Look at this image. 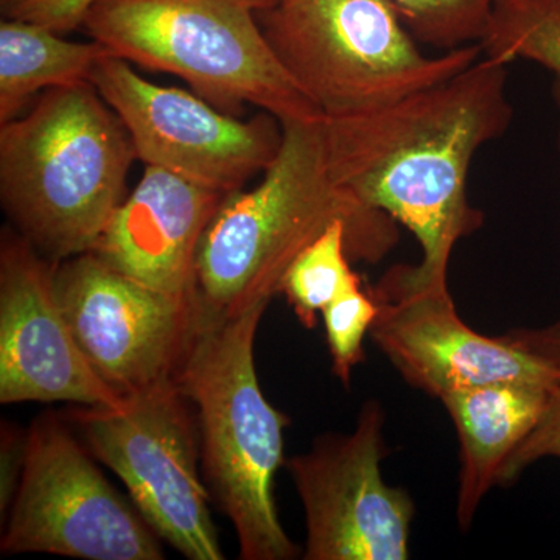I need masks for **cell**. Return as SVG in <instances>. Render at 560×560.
<instances>
[{"mask_svg": "<svg viewBox=\"0 0 560 560\" xmlns=\"http://www.w3.org/2000/svg\"><path fill=\"white\" fill-rule=\"evenodd\" d=\"M65 419L127 486L160 539L190 560L224 559L202 477L197 411L178 385L128 397L119 410L75 408Z\"/></svg>", "mask_w": 560, "mask_h": 560, "instance_id": "obj_7", "label": "cell"}, {"mask_svg": "<svg viewBox=\"0 0 560 560\" xmlns=\"http://www.w3.org/2000/svg\"><path fill=\"white\" fill-rule=\"evenodd\" d=\"M337 221L348 226L352 261L377 264L399 242L396 221L331 178L324 117L285 121L259 184L228 195L202 237L195 267L202 318L270 305L291 264Z\"/></svg>", "mask_w": 560, "mask_h": 560, "instance_id": "obj_2", "label": "cell"}, {"mask_svg": "<svg viewBox=\"0 0 560 560\" xmlns=\"http://www.w3.org/2000/svg\"><path fill=\"white\" fill-rule=\"evenodd\" d=\"M259 22L276 58L324 119L383 108L482 57L480 44L423 54L388 0H275Z\"/></svg>", "mask_w": 560, "mask_h": 560, "instance_id": "obj_6", "label": "cell"}, {"mask_svg": "<svg viewBox=\"0 0 560 560\" xmlns=\"http://www.w3.org/2000/svg\"><path fill=\"white\" fill-rule=\"evenodd\" d=\"M55 261L13 228L0 242V401L125 407L77 342L55 291Z\"/></svg>", "mask_w": 560, "mask_h": 560, "instance_id": "obj_13", "label": "cell"}, {"mask_svg": "<svg viewBox=\"0 0 560 560\" xmlns=\"http://www.w3.org/2000/svg\"><path fill=\"white\" fill-rule=\"evenodd\" d=\"M94 459L65 418L47 412L32 423L24 470L0 540L2 555L165 558L158 534Z\"/></svg>", "mask_w": 560, "mask_h": 560, "instance_id": "obj_8", "label": "cell"}, {"mask_svg": "<svg viewBox=\"0 0 560 560\" xmlns=\"http://www.w3.org/2000/svg\"><path fill=\"white\" fill-rule=\"evenodd\" d=\"M106 54L94 39L79 43L33 22L2 20L0 125L20 117L43 92L91 81Z\"/></svg>", "mask_w": 560, "mask_h": 560, "instance_id": "obj_16", "label": "cell"}, {"mask_svg": "<svg viewBox=\"0 0 560 560\" xmlns=\"http://www.w3.org/2000/svg\"><path fill=\"white\" fill-rule=\"evenodd\" d=\"M228 195L164 168L145 167L92 253L150 289L197 298L198 250Z\"/></svg>", "mask_w": 560, "mask_h": 560, "instance_id": "obj_14", "label": "cell"}, {"mask_svg": "<svg viewBox=\"0 0 560 560\" xmlns=\"http://www.w3.org/2000/svg\"><path fill=\"white\" fill-rule=\"evenodd\" d=\"M378 305L370 331L375 346L410 383L441 399L453 390L499 382L555 388L560 374L506 338L478 334L459 318L448 287L412 282L404 267L370 291Z\"/></svg>", "mask_w": 560, "mask_h": 560, "instance_id": "obj_12", "label": "cell"}, {"mask_svg": "<svg viewBox=\"0 0 560 560\" xmlns=\"http://www.w3.org/2000/svg\"><path fill=\"white\" fill-rule=\"evenodd\" d=\"M480 46L490 60L536 62L560 80V0H495Z\"/></svg>", "mask_w": 560, "mask_h": 560, "instance_id": "obj_18", "label": "cell"}, {"mask_svg": "<svg viewBox=\"0 0 560 560\" xmlns=\"http://www.w3.org/2000/svg\"><path fill=\"white\" fill-rule=\"evenodd\" d=\"M551 389L537 383L499 382L441 397L459 440L460 529L470 528L481 501L500 485L512 453L539 422Z\"/></svg>", "mask_w": 560, "mask_h": 560, "instance_id": "obj_15", "label": "cell"}, {"mask_svg": "<svg viewBox=\"0 0 560 560\" xmlns=\"http://www.w3.org/2000/svg\"><path fill=\"white\" fill-rule=\"evenodd\" d=\"M97 0H0L3 20L33 22L68 35L81 31Z\"/></svg>", "mask_w": 560, "mask_h": 560, "instance_id": "obj_22", "label": "cell"}, {"mask_svg": "<svg viewBox=\"0 0 560 560\" xmlns=\"http://www.w3.org/2000/svg\"><path fill=\"white\" fill-rule=\"evenodd\" d=\"M138 161L91 81L55 88L0 125V201L13 230L60 264L92 253Z\"/></svg>", "mask_w": 560, "mask_h": 560, "instance_id": "obj_3", "label": "cell"}, {"mask_svg": "<svg viewBox=\"0 0 560 560\" xmlns=\"http://www.w3.org/2000/svg\"><path fill=\"white\" fill-rule=\"evenodd\" d=\"M552 101L559 116V149H560V80L556 79L552 84ZM508 341L517 346L534 359L548 364L560 374V319L551 326L541 329H514L503 335Z\"/></svg>", "mask_w": 560, "mask_h": 560, "instance_id": "obj_23", "label": "cell"}, {"mask_svg": "<svg viewBox=\"0 0 560 560\" xmlns=\"http://www.w3.org/2000/svg\"><path fill=\"white\" fill-rule=\"evenodd\" d=\"M91 83L119 116L145 167L232 194L278 156L282 124L264 110L243 120L194 91L143 79L135 66L110 54L97 62Z\"/></svg>", "mask_w": 560, "mask_h": 560, "instance_id": "obj_10", "label": "cell"}, {"mask_svg": "<svg viewBox=\"0 0 560 560\" xmlns=\"http://www.w3.org/2000/svg\"><path fill=\"white\" fill-rule=\"evenodd\" d=\"M419 44L440 50L480 44L495 0H388Z\"/></svg>", "mask_w": 560, "mask_h": 560, "instance_id": "obj_19", "label": "cell"}, {"mask_svg": "<svg viewBox=\"0 0 560 560\" xmlns=\"http://www.w3.org/2000/svg\"><path fill=\"white\" fill-rule=\"evenodd\" d=\"M541 458H560V385L548 394L539 422L512 453L501 474V486L517 480L523 470Z\"/></svg>", "mask_w": 560, "mask_h": 560, "instance_id": "obj_21", "label": "cell"}, {"mask_svg": "<svg viewBox=\"0 0 560 560\" xmlns=\"http://www.w3.org/2000/svg\"><path fill=\"white\" fill-rule=\"evenodd\" d=\"M55 291L91 366L121 399L176 385L201 326L197 298L150 289L94 253L60 261Z\"/></svg>", "mask_w": 560, "mask_h": 560, "instance_id": "obj_9", "label": "cell"}, {"mask_svg": "<svg viewBox=\"0 0 560 560\" xmlns=\"http://www.w3.org/2000/svg\"><path fill=\"white\" fill-rule=\"evenodd\" d=\"M383 429L382 405L366 401L352 433L326 434L285 460L304 508L305 560L410 559L415 503L383 480Z\"/></svg>", "mask_w": 560, "mask_h": 560, "instance_id": "obj_11", "label": "cell"}, {"mask_svg": "<svg viewBox=\"0 0 560 560\" xmlns=\"http://www.w3.org/2000/svg\"><path fill=\"white\" fill-rule=\"evenodd\" d=\"M349 230L337 221L312 242L283 276L280 293L302 326L313 329L318 313L353 287L363 285L350 267Z\"/></svg>", "mask_w": 560, "mask_h": 560, "instance_id": "obj_17", "label": "cell"}, {"mask_svg": "<svg viewBox=\"0 0 560 560\" xmlns=\"http://www.w3.org/2000/svg\"><path fill=\"white\" fill-rule=\"evenodd\" d=\"M511 121L508 65L485 55L452 79L399 102L324 119L335 183L419 242V265L404 267L412 282L448 287L456 243L482 224L467 195L471 161Z\"/></svg>", "mask_w": 560, "mask_h": 560, "instance_id": "obj_1", "label": "cell"}, {"mask_svg": "<svg viewBox=\"0 0 560 560\" xmlns=\"http://www.w3.org/2000/svg\"><path fill=\"white\" fill-rule=\"evenodd\" d=\"M378 305L363 285L353 287L323 311L331 371L349 385L353 368L364 360L363 341L377 318Z\"/></svg>", "mask_w": 560, "mask_h": 560, "instance_id": "obj_20", "label": "cell"}, {"mask_svg": "<svg viewBox=\"0 0 560 560\" xmlns=\"http://www.w3.org/2000/svg\"><path fill=\"white\" fill-rule=\"evenodd\" d=\"M268 304L234 318L206 319L178 375L197 411L201 470L234 526L243 560H291L300 548L279 521L275 478L285 466V412L265 399L254 345Z\"/></svg>", "mask_w": 560, "mask_h": 560, "instance_id": "obj_4", "label": "cell"}, {"mask_svg": "<svg viewBox=\"0 0 560 560\" xmlns=\"http://www.w3.org/2000/svg\"><path fill=\"white\" fill-rule=\"evenodd\" d=\"M275 0H97L81 31L135 68L172 73L213 106L280 124L323 119L290 79L259 13Z\"/></svg>", "mask_w": 560, "mask_h": 560, "instance_id": "obj_5", "label": "cell"}, {"mask_svg": "<svg viewBox=\"0 0 560 560\" xmlns=\"http://www.w3.org/2000/svg\"><path fill=\"white\" fill-rule=\"evenodd\" d=\"M25 444L27 431L16 427L3 425L2 429V475H0V510L2 515L9 512L18 486H20L22 470H24Z\"/></svg>", "mask_w": 560, "mask_h": 560, "instance_id": "obj_24", "label": "cell"}]
</instances>
